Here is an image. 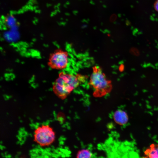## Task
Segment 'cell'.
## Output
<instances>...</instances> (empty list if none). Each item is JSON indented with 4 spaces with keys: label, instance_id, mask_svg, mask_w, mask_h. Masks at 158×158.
Returning a JSON list of instances; mask_svg holds the SVG:
<instances>
[{
    "label": "cell",
    "instance_id": "cell-2",
    "mask_svg": "<svg viewBox=\"0 0 158 158\" xmlns=\"http://www.w3.org/2000/svg\"><path fill=\"white\" fill-rule=\"evenodd\" d=\"M93 88V95L95 97H101L109 93L111 90V81L108 79L101 68L97 66L92 68V72L89 83Z\"/></svg>",
    "mask_w": 158,
    "mask_h": 158
},
{
    "label": "cell",
    "instance_id": "cell-5",
    "mask_svg": "<svg viewBox=\"0 0 158 158\" xmlns=\"http://www.w3.org/2000/svg\"><path fill=\"white\" fill-rule=\"evenodd\" d=\"M113 118L115 122L120 125H125L128 121V115L126 113L121 109L115 111L113 115Z\"/></svg>",
    "mask_w": 158,
    "mask_h": 158
},
{
    "label": "cell",
    "instance_id": "cell-7",
    "mask_svg": "<svg viewBox=\"0 0 158 158\" xmlns=\"http://www.w3.org/2000/svg\"><path fill=\"white\" fill-rule=\"evenodd\" d=\"M76 156L77 158H91L93 155L90 150L87 149H83L78 152Z\"/></svg>",
    "mask_w": 158,
    "mask_h": 158
},
{
    "label": "cell",
    "instance_id": "cell-8",
    "mask_svg": "<svg viewBox=\"0 0 158 158\" xmlns=\"http://www.w3.org/2000/svg\"><path fill=\"white\" fill-rule=\"evenodd\" d=\"M119 69L121 71H123L124 69V65L121 64L120 65Z\"/></svg>",
    "mask_w": 158,
    "mask_h": 158
},
{
    "label": "cell",
    "instance_id": "cell-3",
    "mask_svg": "<svg viewBox=\"0 0 158 158\" xmlns=\"http://www.w3.org/2000/svg\"><path fill=\"white\" fill-rule=\"evenodd\" d=\"M56 134L53 129L47 124L38 126L34 131L33 141L41 147L48 146L55 141Z\"/></svg>",
    "mask_w": 158,
    "mask_h": 158
},
{
    "label": "cell",
    "instance_id": "cell-4",
    "mask_svg": "<svg viewBox=\"0 0 158 158\" xmlns=\"http://www.w3.org/2000/svg\"><path fill=\"white\" fill-rule=\"evenodd\" d=\"M68 56L66 51L60 49H57L50 54L47 65L52 69H64L68 65Z\"/></svg>",
    "mask_w": 158,
    "mask_h": 158
},
{
    "label": "cell",
    "instance_id": "cell-1",
    "mask_svg": "<svg viewBox=\"0 0 158 158\" xmlns=\"http://www.w3.org/2000/svg\"><path fill=\"white\" fill-rule=\"evenodd\" d=\"M87 78V76L80 74L74 75L61 72L53 84L52 91L59 98L64 99Z\"/></svg>",
    "mask_w": 158,
    "mask_h": 158
},
{
    "label": "cell",
    "instance_id": "cell-6",
    "mask_svg": "<svg viewBox=\"0 0 158 158\" xmlns=\"http://www.w3.org/2000/svg\"><path fill=\"white\" fill-rule=\"evenodd\" d=\"M143 157L158 158V144H151L144 152Z\"/></svg>",
    "mask_w": 158,
    "mask_h": 158
},
{
    "label": "cell",
    "instance_id": "cell-9",
    "mask_svg": "<svg viewBox=\"0 0 158 158\" xmlns=\"http://www.w3.org/2000/svg\"><path fill=\"white\" fill-rule=\"evenodd\" d=\"M154 8L155 9L158 11V0H157V1L155 2L154 5Z\"/></svg>",
    "mask_w": 158,
    "mask_h": 158
}]
</instances>
